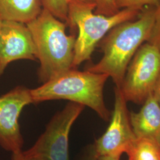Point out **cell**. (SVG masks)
Returning a JSON list of instances; mask_svg holds the SVG:
<instances>
[{
    "mask_svg": "<svg viewBox=\"0 0 160 160\" xmlns=\"http://www.w3.org/2000/svg\"><path fill=\"white\" fill-rule=\"evenodd\" d=\"M84 108L78 103L67 104L52 118L33 147L23 151L24 155L33 160H69V134Z\"/></svg>",
    "mask_w": 160,
    "mask_h": 160,
    "instance_id": "obj_6",
    "label": "cell"
},
{
    "mask_svg": "<svg viewBox=\"0 0 160 160\" xmlns=\"http://www.w3.org/2000/svg\"><path fill=\"white\" fill-rule=\"evenodd\" d=\"M160 48V0L155 6L154 24L152 31V34L148 41Z\"/></svg>",
    "mask_w": 160,
    "mask_h": 160,
    "instance_id": "obj_16",
    "label": "cell"
},
{
    "mask_svg": "<svg viewBox=\"0 0 160 160\" xmlns=\"http://www.w3.org/2000/svg\"><path fill=\"white\" fill-rule=\"evenodd\" d=\"M115 0H98L94 13L104 16H112L119 12Z\"/></svg>",
    "mask_w": 160,
    "mask_h": 160,
    "instance_id": "obj_15",
    "label": "cell"
},
{
    "mask_svg": "<svg viewBox=\"0 0 160 160\" xmlns=\"http://www.w3.org/2000/svg\"><path fill=\"white\" fill-rule=\"evenodd\" d=\"M95 4L73 2L69 6L67 26L75 32L78 30L74 47L73 67L89 61L97 45L109 31L120 23L137 18L142 10L123 8L112 16L94 13Z\"/></svg>",
    "mask_w": 160,
    "mask_h": 160,
    "instance_id": "obj_4",
    "label": "cell"
},
{
    "mask_svg": "<svg viewBox=\"0 0 160 160\" xmlns=\"http://www.w3.org/2000/svg\"><path fill=\"white\" fill-rule=\"evenodd\" d=\"M34 43L36 58L40 62L38 75L45 83L73 67L75 34L66 33L67 24L42 9L26 24Z\"/></svg>",
    "mask_w": 160,
    "mask_h": 160,
    "instance_id": "obj_2",
    "label": "cell"
},
{
    "mask_svg": "<svg viewBox=\"0 0 160 160\" xmlns=\"http://www.w3.org/2000/svg\"><path fill=\"white\" fill-rule=\"evenodd\" d=\"M43 8L41 0H0V21L30 22Z\"/></svg>",
    "mask_w": 160,
    "mask_h": 160,
    "instance_id": "obj_11",
    "label": "cell"
},
{
    "mask_svg": "<svg viewBox=\"0 0 160 160\" xmlns=\"http://www.w3.org/2000/svg\"><path fill=\"white\" fill-rule=\"evenodd\" d=\"M121 155H103L97 158V160H120Z\"/></svg>",
    "mask_w": 160,
    "mask_h": 160,
    "instance_id": "obj_20",
    "label": "cell"
},
{
    "mask_svg": "<svg viewBox=\"0 0 160 160\" xmlns=\"http://www.w3.org/2000/svg\"><path fill=\"white\" fill-rule=\"evenodd\" d=\"M128 160H160V145L152 139L136 138L127 150Z\"/></svg>",
    "mask_w": 160,
    "mask_h": 160,
    "instance_id": "obj_12",
    "label": "cell"
},
{
    "mask_svg": "<svg viewBox=\"0 0 160 160\" xmlns=\"http://www.w3.org/2000/svg\"><path fill=\"white\" fill-rule=\"evenodd\" d=\"M114 109L106 132L93 144L97 157L126 153L136 137L132 130L127 101L120 88L114 87Z\"/></svg>",
    "mask_w": 160,
    "mask_h": 160,
    "instance_id": "obj_7",
    "label": "cell"
},
{
    "mask_svg": "<svg viewBox=\"0 0 160 160\" xmlns=\"http://www.w3.org/2000/svg\"><path fill=\"white\" fill-rule=\"evenodd\" d=\"M155 6L142 10L138 17L114 26L97 45L103 57L85 70L108 75L120 88L126 69L138 49L148 42L154 24Z\"/></svg>",
    "mask_w": 160,
    "mask_h": 160,
    "instance_id": "obj_1",
    "label": "cell"
},
{
    "mask_svg": "<svg viewBox=\"0 0 160 160\" xmlns=\"http://www.w3.org/2000/svg\"><path fill=\"white\" fill-rule=\"evenodd\" d=\"M97 158L98 157L92 144L86 148L81 160H97Z\"/></svg>",
    "mask_w": 160,
    "mask_h": 160,
    "instance_id": "obj_17",
    "label": "cell"
},
{
    "mask_svg": "<svg viewBox=\"0 0 160 160\" xmlns=\"http://www.w3.org/2000/svg\"><path fill=\"white\" fill-rule=\"evenodd\" d=\"M153 94L160 106V74L155 86Z\"/></svg>",
    "mask_w": 160,
    "mask_h": 160,
    "instance_id": "obj_18",
    "label": "cell"
},
{
    "mask_svg": "<svg viewBox=\"0 0 160 160\" xmlns=\"http://www.w3.org/2000/svg\"><path fill=\"white\" fill-rule=\"evenodd\" d=\"M76 1L95 4L97 6L98 0H41L43 9L65 23L68 17L69 6Z\"/></svg>",
    "mask_w": 160,
    "mask_h": 160,
    "instance_id": "obj_13",
    "label": "cell"
},
{
    "mask_svg": "<svg viewBox=\"0 0 160 160\" xmlns=\"http://www.w3.org/2000/svg\"><path fill=\"white\" fill-rule=\"evenodd\" d=\"M34 61V43L26 24L13 21L0 23V77L12 61Z\"/></svg>",
    "mask_w": 160,
    "mask_h": 160,
    "instance_id": "obj_9",
    "label": "cell"
},
{
    "mask_svg": "<svg viewBox=\"0 0 160 160\" xmlns=\"http://www.w3.org/2000/svg\"><path fill=\"white\" fill-rule=\"evenodd\" d=\"M158 0H115L119 10L123 8H135L142 10L145 7L156 6Z\"/></svg>",
    "mask_w": 160,
    "mask_h": 160,
    "instance_id": "obj_14",
    "label": "cell"
},
{
    "mask_svg": "<svg viewBox=\"0 0 160 160\" xmlns=\"http://www.w3.org/2000/svg\"><path fill=\"white\" fill-rule=\"evenodd\" d=\"M11 160H33L26 157L23 154V151H21L12 154Z\"/></svg>",
    "mask_w": 160,
    "mask_h": 160,
    "instance_id": "obj_19",
    "label": "cell"
},
{
    "mask_svg": "<svg viewBox=\"0 0 160 160\" xmlns=\"http://www.w3.org/2000/svg\"><path fill=\"white\" fill-rule=\"evenodd\" d=\"M1 21H0V23H1Z\"/></svg>",
    "mask_w": 160,
    "mask_h": 160,
    "instance_id": "obj_21",
    "label": "cell"
},
{
    "mask_svg": "<svg viewBox=\"0 0 160 160\" xmlns=\"http://www.w3.org/2000/svg\"><path fill=\"white\" fill-rule=\"evenodd\" d=\"M109 78L104 74L71 69L40 87L30 89L33 103L67 100L90 108L102 119L108 122L111 113L104 103L103 90Z\"/></svg>",
    "mask_w": 160,
    "mask_h": 160,
    "instance_id": "obj_3",
    "label": "cell"
},
{
    "mask_svg": "<svg viewBox=\"0 0 160 160\" xmlns=\"http://www.w3.org/2000/svg\"><path fill=\"white\" fill-rule=\"evenodd\" d=\"M138 112H130V121L136 138L152 139L160 145V106L153 92Z\"/></svg>",
    "mask_w": 160,
    "mask_h": 160,
    "instance_id": "obj_10",
    "label": "cell"
},
{
    "mask_svg": "<svg viewBox=\"0 0 160 160\" xmlns=\"http://www.w3.org/2000/svg\"><path fill=\"white\" fill-rule=\"evenodd\" d=\"M160 74V48L146 42L132 58L120 88L127 102L142 104Z\"/></svg>",
    "mask_w": 160,
    "mask_h": 160,
    "instance_id": "obj_5",
    "label": "cell"
},
{
    "mask_svg": "<svg viewBox=\"0 0 160 160\" xmlns=\"http://www.w3.org/2000/svg\"><path fill=\"white\" fill-rule=\"evenodd\" d=\"M33 103L30 89L18 86L0 97V145L12 153L22 151L23 139L18 118L23 108Z\"/></svg>",
    "mask_w": 160,
    "mask_h": 160,
    "instance_id": "obj_8",
    "label": "cell"
}]
</instances>
